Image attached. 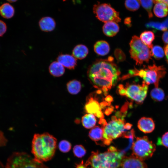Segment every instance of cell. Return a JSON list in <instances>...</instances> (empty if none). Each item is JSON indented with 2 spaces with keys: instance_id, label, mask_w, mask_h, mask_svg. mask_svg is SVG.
Listing matches in <instances>:
<instances>
[{
  "instance_id": "cell-1",
  "label": "cell",
  "mask_w": 168,
  "mask_h": 168,
  "mask_svg": "<svg viewBox=\"0 0 168 168\" xmlns=\"http://www.w3.org/2000/svg\"><path fill=\"white\" fill-rule=\"evenodd\" d=\"M120 72L110 56L107 59L96 60L89 67L88 78L93 86L106 92L120 79Z\"/></svg>"
},
{
  "instance_id": "cell-2",
  "label": "cell",
  "mask_w": 168,
  "mask_h": 168,
  "mask_svg": "<svg viewBox=\"0 0 168 168\" xmlns=\"http://www.w3.org/2000/svg\"><path fill=\"white\" fill-rule=\"evenodd\" d=\"M57 143L56 139L48 133L35 134L31 146L34 158L42 163L50 160L55 154Z\"/></svg>"
},
{
  "instance_id": "cell-3",
  "label": "cell",
  "mask_w": 168,
  "mask_h": 168,
  "mask_svg": "<svg viewBox=\"0 0 168 168\" xmlns=\"http://www.w3.org/2000/svg\"><path fill=\"white\" fill-rule=\"evenodd\" d=\"M124 153L111 146L104 152H93L85 163L88 168H119Z\"/></svg>"
},
{
  "instance_id": "cell-4",
  "label": "cell",
  "mask_w": 168,
  "mask_h": 168,
  "mask_svg": "<svg viewBox=\"0 0 168 168\" xmlns=\"http://www.w3.org/2000/svg\"><path fill=\"white\" fill-rule=\"evenodd\" d=\"M166 73V68L163 66L153 64L139 70L135 68L130 70L128 73L123 76L122 79L125 80L134 76H138L142 78L143 82L147 85L153 84L155 87H158L160 79L165 76Z\"/></svg>"
},
{
  "instance_id": "cell-5",
  "label": "cell",
  "mask_w": 168,
  "mask_h": 168,
  "mask_svg": "<svg viewBox=\"0 0 168 168\" xmlns=\"http://www.w3.org/2000/svg\"><path fill=\"white\" fill-rule=\"evenodd\" d=\"M5 168H48L28 153L24 152L13 153L8 158Z\"/></svg>"
},
{
  "instance_id": "cell-6",
  "label": "cell",
  "mask_w": 168,
  "mask_h": 168,
  "mask_svg": "<svg viewBox=\"0 0 168 168\" xmlns=\"http://www.w3.org/2000/svg\"><path fill=\"white\" fill-rule=\"evenodd\" d=\"M148 85L142 82L141 84L135 83H127L125 86L122 84L118 86V92L122 96H126L136 103L143 102L147 93Z\"/></svg>"
},
{
  "instance_id": "cell-7",
  "label": "cell",
  "mask_w": 168,
  "mask_h": 168,
  "mask_svg": "<svg viewBox=\"0 0 168 168\" xmlns=\"http://www.w3.org/2000/svg\"><path fill=\"white\" fill-rule=\"evenodd\" d=\"M125 124L123 119L112 116L111 120L103 127L104 145H109L114 139L122 136L127 131Z\"/></svg>"
},
{
  "instance_id": "cell-8",
  "label": "cell",
  "mask_w": 168,
  "mask_h": 168,
  "mask_svg": "<svg viewBox=\"0 0 168 168\" xmlns=\"http://www.w3.org/2000/svg\"><path fill=\"white\" fill-rule=\"evenodd\" d=\"M129 53L131 57L138 65H141L143 62L148 63L152 56L149 48L145 44L140 38L134 35L129 43Z\"/></svg>"
},
{
  "instance_id": "cell-9",
  "label": "cell",
  "mask_w": 168,
  "mask_h": 168,
  "mask_svg": "<svg viewBox=\"0 0 168 168\" xmlns=\"http://www.w3.org/2000/svg\"><path fill=\"white\" fill-rule=\"evenodd\" d=\"M132 155L142 161L150 158L156 149L155 144L146 136L138 137L132 147Z\"/></svg>"
},
{
  "instance_id": "cell-10",
  "label": "cell",
  "mask_w": 168,
  "mask_h": 168,
  "mask_svg": "<svg viewBox=\"0 0 168 168\" xmlns=\"http://www.w3.org/2000/svg\"><path fill=\"white\" fill-rule=\"evenodd\" d=\"M93 11L97 18L104 23L121 21L119 13L109 4L98 3L94 6Z\"/></svg>"
},
{
  "instance_id": "cell-11",
  "label": "cell",
  "mask_w": 168,
  "mask_h": 168,
  "mask_svg": "<svg viewBox=\"0 0 168 168\" xmlns=\"http://www.w3.org/2000/svg\"><path fill=\"white\" fill-rule=\"evenodd\" d=\"M100 104L96 98V95L93 94L89 95L86 99L84 108L86 112L94 115L100 119H104V115L101 110Z\"/></svg>"
},
{
  "instance_id": "cell-12",
  "label": "cell",
  "mask_w": 168,
  "mask_h": 168,
  "mask_svg": "<svg viewBox=\"0 0 168 168\" xmlns=\"http://www.w3.org/2000/svg\"><path fill=\"white\" fill-rule=\"evenodd\" d=\"M120 168H147L146 164L142 161L132 155L124 156L121 162Z\"/></svg>"
},
{
  "instance_id": "cell-13",
  "label": "cell",
  "mask_w": 168,
  "mask_h": 168,
  "mask_svg": "<svg viewBox=\"0 0 168 168\" xmlns=\"http://www.w3.org/2000/svg\"><path fill=\"white\" fill-rule=\"evenodd\" d=\"M57 60L64 67L70 70L74 69L77 64L76 58L69 54H60L57 57Z\"/></svg>"
},
{
  "instance_id": "cell-14",
  "label": "cell",
  "mask_w": 168,
  "mask_h": 168,
  "mask_svg": "<svg viewBox=\"0 0 168 168\" xmlns=\"http://www.w3.org/2000/svg\"><path fill=\"white\" fill-rule=\"evenodd\" d=\"M138 127L139 129L144 133L152 132L155 128L153 120L150 118L143 117L138 121Z\"/></svg>"
},
{
  "instance_id": "cell-15",
  "label": "cell",
  "mask_w": 168,
  "mask_h": 168,
  "mask_svg": "<svg viewBox=\"0 0 168 168\" xmlns=\"http://www.w3.org/2000/svg\"><path fill=\"white\" fill-rule=\"evenodd\" d=\"M56 23L54 20L50 16H45L39 21V25L40 30L46 32L53 31L56 27Z\"/></svg>"
},
{
  "instance_id": "cell-16",
  "label": "cell",
  "mask_w": 168,
  "mask_h": 168,
  "mask_svg": "<svg viewBox=\"0 0 168 168\" xmlns=\"http://www.w3.org/2000/svg\"><path fill=\"white\" fill-rule=\"evenodd\" d=\"M119 27L117 22L110 21L105 23L103 28L104 34L109 37L115 36L119 30Z\"/></svg>"
},
{
  "instance_id": "cell-17",
  "label": "cell",
  "mask_w": 168,
  "mask_h": 168,
  "mask_svg": "<svg viewBox=\"0 0 168 168\" xmlns=\"http://www.w3.org/2000/svg\"><path fill=\"white\" fill-rule=\"evenodd\" d=\"M103 133V127H100L99 126H96L93 127L90 131L89 136L96 143H99L101 142L104 144Z\"/></svg>"
},
{
  "instance_id": "cell-18",
  "label": "cell",
  "mask_w": 168,
  "mask_h": 168,
  "mask_svg": "<svg viewBox=\"0 0 168 168\" xmlns=\"http://www.w3.org/2000/svg\"><path fill=\"white\" fill-rule=\"evenodd\" d=\"M94 49L96 54L103 56L108 54L110 50V47L107 42L101 40L96 42L94 45Z\"/></svg>"
},
{
  "instance_id": "cell-19",
  "label": "cell",
  "mask_w": 168,
  "mask_h": 168,
  "mask_svg": "<svg viewBox=\"0 0 168 168\" xmlns=\"http://www.w3.org/2000/svg\"><path fill=\"white\" fill-rule=\"evenodd\" d=\"M49 72L54 77H58L63 75L64 73V67L57 61L51 63L49 67Z\"/></svg>"
},
{
  "instance_id": "cell-20",
  "label": "cell",
  "mask_w": 168,
  "mask_h": 168,
  "mask_svg": "<svg viewBox=\"0 0 168 168\" xmlns=\"http://www.w3.org/2000/svg\"><path fill=\"white\" fill-rule=\"evenodd\" d=\"M89 52L88 48L85 45L78 44L73 48L72 55L76 59H82L84 58Z\"/></svg>"
},
{
  "instance_id": "cell-21",
  "label": "cell",
  "mask_w": 168,
  "mask_h": 168,
  "mask_svg": "<svg viewBox=\"0 0 168 168\" xmlns=\"http://www.w3.org/2000/svg\"><path fill=\"white\" fill-rule=\"evenodd\" d=\"M14 14V8L10 4L5 3L0 6V14L3 18L7 19L11 18Z\"/></svg>"
},
{
  "instance_id": "cell-22",
  "label": "cell",
  "mask_w": 168,
  "mask_h": 168,
  "mask_svg": "<svg viewBox=\"0 0 168 168\" xmlns=\"http://www.w3.org/2000/svg\"><path fill=\"white\" fill-rule=\"evenodd\" d=\"M153 8V12L156 16L162 18L166 16L168 13V7L164 3L156 2Z\"/></svg>"
},
{
  "instance_id": "cell-23",
  "label": "cell",
  "mask_w": 168,
  "mask_h": 168,
  "mask_svg": "<svg viewBox=\"0 0 168 168\" xmlns=\"http://www.w3.org/2000/svg\"><path fill=\"white\" fill-rule=\"evenodd\" d=\"M155 39V35L153 32L150 31H145L140 35V39L149 48L153 47L152 42Z\"/></svg>"
},
{
  "instance_id": "cell-24",
  "label": "cell",
  "mask_w": 168,
  "mask_h": 168,
  "mask_svg": "<svg viewBox=\"0 0 168 168\" xmlns=\"http://www.w3.org/2000/svg\"><path fill=\"white\" fill-rule=\"evenodd\" d=\"M96 122V120L95 115L91 114H86L82 119L83 126L87 129L92 128L95 126Z\"/></svg>"
},
{
  "instance_id": "cell-25",
  "label": "cell",
  "mask_w": 168,
  "mask_h": 168,
  "mask_svg": "<svg viewBox=\"0 0 168 168\" xmlns=\"http://www.w3.org/2000/svg\"><path fill=\"white\" fill-rule=\"evenodd\" d=\"M66 85L68 92L72 95L78 94L80 91L82 87L81 82L76 79L69 81Z\"/></svg>"
},
{
  "instance_id": "cell-26",
  "label": "cell",
  "mask_w": 168,
  "mask_h": 168,
  "mask_svg": "<svg viewBox=\"0 0 168 168\" xmlns=\"http://www.w3.org/2000/svg\"><path fill=\"white\" fill-rule=\"evenodd\" d=\"M150 96L154 100L161 101L164 99L165 96L164 92L162 89L155 87L151 90Z\"/></svg>"
},
{
  "instance_id": "cell-27",
  "label": "cell",
  "mask_w": 168,
  "mask_h": 168,
  "mask_svg": "<svg viewBox=\"0 0 168 168\" xmlns=\"http://www.w3.org/2000/svg\"><path fill=\"white\" fill-rule=\"evenodd\" d=\"M151 49L152 55L156 59H160L164 57L165 54L164 51L161 47L156 45L153 46Z\"/></svg>"
},
{
  "instance_id": "cell-28",
  "label": "cell",
  "mask_w": 168,
  "mask_h": 168,
  "mask_svg": "<svg viewBox=\"0 0 168 168\" xmlns=\"http://www.w3.org/2000/svg\"><path fill=\"white\" fill-rule=\"evenodd\" d=\"M140 3L138 0H126L125 5L126 8L131 11H135L139 9Z\"/></svg>"
},
{
  "instance_id": "cell-29",
  "label": "cell",
  "mask_w": 168,
  "mask_h": 168,
  "mask_svg": "<svg viewBox=\"0 0 168 168\" xmlns=\"http://www.w3.org/2000/svg\"><path fill=\"white\" fill-rule=\"evenodd\" d=\"M142 7L145 9L148 13L149 18L152 16V9L153 0H138Z\"/></svg>"
},
{
  "instance_id": "cell-30",
  "label": "cell",
  "mask_w": 168,
  "mask_h": 168,
  "mask_svg": "<svg viewBox=\"0 0 168 168\" xmlns=\"http://www.w3.org/2000/svg\"><path fill=\"white\" fill-rule=\"evenodd\" d=\"M73 152L74 155L79 158L82 157L86 153L85 148L81 145L75 146L73 148Z\"/></svg>"
},
{
  "instance_id": "cell-31",
  "label": "cell",
  "mask_w": 168,
  "mask_h": 168,
  "mask_svg": "<svg viewBox=\"0 0 168 168\" xmlns=\"http://www.w3.org/2000/svg\"><path fill=\"white\" fill-rule=\"evenodd\" d=\"M58 146L59 150L63 153L68 152L71 148V143L66 140H63L60 141Z\"/></svg>"
},
{
  "instance_id": "cell-32",
  "label": "cell",
  "mask_w": 168,
  "mask_h": 168,
  "mask_svg": "<svg viewBox=\"0 0 168 168\" xmlns=\"http://www.w3.org/2000/svg\"><path fill=\"white\" fill-rule=\"evenodd\" d=\"M157 144L168 148V132H166L161 138H158Z\"/></svg>"
},
{
  "instance_id": "cell-33",
  "label": "cell",
  "mask_w": 168,
  "mask_h": 168,
  "mask_svg": "<svg viewBox=\"0 0 168 168\" xmlns=\"http://www.w3.org/2000/svg\"><path fill=\"white\" fill-rule=\"evenodd\" d=\"M7 30V26L3 21L0 20V37L2 36Z\"/></svg>"
},
{
  "instance_id": "cell-34",
  "label": "cell",
  "mask_w": 168,
  "mask_h": 168,
  "mask_svg": "<svg viewBox=\"0 0 168 168\" xmlns=\"http://www.w3.org/2000/svg\"><path fill=\"white\" fill-rule=\"evenodd\" d=\"M162 39L163 42L167 44H168V30H166L163 33Z\"/></svg>"
},
{
  "instance_id": "cell-35",
  "label": "cell",
  "mask_w": 168,
  "mask_h": 168,
  "mask_svg": "<svg viewBox=\"0 0 168 168\" xmlns=\"http://www.w3.org/2000/svg\"><path fill=\"white\" fill-rule=\"evenodd\" d=\"M76 168H87L83 161L79 163L76 164Z\"/></svg>"
},
{
  "instance_id": "cell-36",
  "label": "cell",
  "mask_w": 168,
  "mask_h": 168,
  "mask_svg": "<svg viewBox=\"0 0 168 168\" xmlns=\"http://www.w3.org/2000/svg\"><path fill=\"white\" fill-rule=\"evenodd\" d=\"M165 54L166 55V61L168 63V44H166L164 48Z\"/></svg>"
},
{
  "instance_id": "cell-37",
  "label": "cell",
  "mask_w": 168,
  "mask_h": 168,
  "mask_svg": "<svg viewBox=\"0 0 168 168\" xmlns=\"http://www.w3.org/2000/svg\"><path fill=\"white\" fill-rule=\"evenodd\" d=\"M154 3L159 2L165 4L168 7V0H153Z\"/></svg>"
},
{
  "instance_id": "cell-38",
  "label": "cell",
  "mask_w": 168,
  "mask_h": 168,
  "mask_svg": "<svg viewBox=\"0 0 168 168\" xmlns=\"http://www.w3.org/2000/svg\"><path fill=\"white\" fill-rule=\"evenodd\" d=\"M6 0L10 2H16L18 0Z\"/></svg>"
},
{
  "instance_id": "cell-39",
  "label": "cell",
  "mask_w": 168,
  "mask_h": 168,
  "mask_svg": "<svg viewBox=\"0 0 168 168\" xmlns=\"http://www.w3.org/2000/svg\"><path fill=\"white\" fill-rule=\"evenodd\" d=\"M63 0V1H66L67 0Z\"/></svg>"
}]
</instances>
